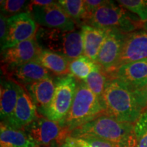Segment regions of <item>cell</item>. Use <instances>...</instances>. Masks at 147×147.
Listing matches in <instances>:
<instances>
[{
	"instance_id": "1",
	"label": "cell",
	"mask_w": 147,
	"mask_h": 147,
	"mask_svg": "<svg viewBox=\"0 0 147 147\" xmlns=\"http://www.w3.org/2000/svg\"><path fill=\"white\" fill-rule=\"evenodd\" d=\"M102 103L105 114L121 122L135 124L147 108L144 93H136L118 79L108 76Z\"/></svg>"
},
{
	"instance_id": "2",
	"label": "cell",
	"mask_w": 147,
	"mask_h": 147,
	"mask_svg": "<svg viewBox=\"0 0 147 147\" xmlns=\"http://www.w3.org/2000/svg\"><path fill=\"white\" fill-rule=\"evenodd\" d=\"M69 136H93L105 140L115 147H136L134 124L121 122L106 114L74 129Z\"/></svg>"
},
{
	"instance_id": "3",
	"label": "cell",
	"mask_w": 147,
	"mask_h": 147,
	"mask_svg": "<svg viewBox=\"0 0 147 147\" xmlns=\"http://www.w3.org/2000/svg\"><path fill=\"white\" fill-rule=\"evenodd\" d=\"M131 13L115 1H106L88 17L83 25L127 34L142 29L143 22L138 16Z\"/></svg>"
},
{
	"instance_id": "4",
	"label": "cell",
	"mask_w": 147,
	"mask_h": 147,
	"mask_svg": "<svg viewBox=\"0 0 147 147\" xmlns=\"http://www.w3.org/2000/svg\"><path fill=\"white\" fill-rule=\"evenodd\" d=\"M36 40L42 49L63 55L70 61L83 55L81 29L66 31L39 27Z\"/></svg>"
},
{
	"instance_id": "5",
	"label": "cell",
	"mask_w": 147,
	"mask_h": 147,
	"mask_svg": "<svg viewBox=\"0 0 147 147\" xmlns=\"http://www.w3.org/2000/svg\"><path fill=\"white\" fill-rule=\"evenodd\" d=\"M78 81V80H77ZM102 103L83 81H78L69 113L59 123L70 131L105 114Z\"/></svg>"
},
{
	"instance_id": "6",
	"label": "cell",
	"mask_w": 147,
	"mask_h": 147,
	"mask_svg": "<svg viewBox=\"0 0 147 147\" xmlns=\"http://www.w3.org/2000/svg\"><path fill=\"white\" fill-rule=\"evenodd\" d=\"M37 146L63 147L70 131L59 122L40 117L23 129Z\"/></svg>"
},
{
	"instance_id": "7",
	"label": "cell",
	"mask_w": 147,
	"mask_h": 147,
	"mask_svg": "<svg viewBox=\"0 0 147 147\" xmlns=\"http://www.w3.org/2000/svg\"><path fill=\"white\" fill-rule=\"evenodd\" d=\"M78 81L72 75L57 77L55 80L54 95L43 117L61 122L65 118L72 104Z\"/></svg>"
},
{
	"instance_id": "8",
	"label": "cell",
	"mask_w": 147,
	"mask_h": 147,
	"mask_svg": "<svg viewBox=\"0 0 147 147\" xmlns=\"http://www.w3.org/2000/svg\"><path fill=\"white\" fill-rule=\"evenodd\" d=\"M26 10L41 27L66 31L76 29V22L65 13L58 1L44 6L32 5L28 3Z\"/></svg>"
},
{
	"instance_id": "9",
	"label": "cell",
	"mask_w": 147,
	"mask_h": 147,
	"mask_svg": "<svg viewBox=\"0 0 147 147\" xmlns=\"http://www.w3.org/2000/svg\"><path fill=\"white\" fill-rule=\"evenodd\" d=\"M42 49L36 37L1 51V70L3 76L18 66L36 60Z\"/></svg>"
},
{
	"instance_id": "10",
	"label": "cell",
	"mask_w": 147,
	"mask_h": 147,
	"mask_svg": "<svg viewBox=\"0 0 147 147\" xmlns=\"http://www.w3.org/2000/svg\"><path fill=\"white\" fill-rule=\"evenodd\" d=\"M7 24L6 39L1 47V51L35 38L39 27L31 14L27 12H23L8 18Z\"/></svg>"
},
{
	"instance_id": "11",
	"label": "cell",
	"mask_w": 147,
	"mask_h": 147,
	"mask_svg": "<svg viewBox=\"0 0 147 147\" xmlns=\"http://www.w3.org/2000/svg\"><path fill=\"white\" fill-rule=\"evenodd\" d=\"M106 74L136 93H144L147 88V59L124 64Z\"/></svg>"
},
{
	"instance_id": "12",
	"label": "cell",
	"mask_w": 147,
	"mask_h": 147,
	"mask_svg": "<svg viewBox=\"0 0 147 147\" xmlns=\"http://www.w3.org/2000/svg\"><path fill=\"white\" fill-rule=\"evenodd\" d=\"M18 89L17 103L13 113L6 121L1 122L13 128L23 129L41 116L38 113L36 105L25 88L18 84Z\"/></svg>"
},
{
	"instance_id": "13",
	"label": "cell",
	"mask_w": 147,
	"mask_h": 147,
	"mask_svg": "<svg viewBox=\"0 0 147 147\" xmlns=\"http://www.w3.org/2000/svg\"><path fill=\"white\" fill-rule=\"evenodd\" d=\"M125 35L116 30H108L96 59V63L105 72L113 71L116 68L122 51Z\"/></svg>"
},
{
	"instance_id": "14",
	"label": "cell",
	"mask_w": 147,
	"mask_h": 147,
	"mask_svg": "<svg viewBox=\"0 0 147 147\" xmlns=\"http://www.w3.org/2000/svg\"><path fill=\"white\" fill-rule=\"evenodd\" d=\"M144 59H147V31L138 29L125 35L120 57L115 69L124 64Z\"/></svg>"
},
{
	"instance_id": "15",
	"label": "cell",
	"mask_w": 147,
	"mask_h": 147,
	"mask_svg": "<svg viewBox=\"0 0 147 147\" xmlns=\"http://www.w3.org/2000/svg\"><path fill=\"white\" fill-rule=\"evenodd\" d=\"M5 78L25 87L27 84L52 77L50 71L37 60L18 66L5 75Z\"/></svg>"
},
{
	"instance_id": "16",
	"label": "cell",
	"mask_w": 147,
	"mask_h": 147,
	"mask_svg": "<svg viewBox=\"0 0 147 147\" xmlns=\"http://www.w3.org/2000/svg\"><path fill=\"white\" fill-rule=\"evenodd\" d=\"M24 87L32 99L39 115L43 117L54 95L55 80L50 77L27 84Z\"/></svg>"
},
{
	"instance_id": "17",
	"label": "cell",
	"mask_w": 147,
	"mask_h": 147,
	"mask_svg": "<svg viewBox=\"0 0 147 147\" xmlns=\"http://www.w3.org/2000/svg\"><path fill=\"white\" fill-rule=\"evenodd\" d=\"M80 29L83 42V55L95 62L100 48L107 36L108 30L87 25H81Z\"/></svg>"
},
{
	"instance_id": "18",
	"label": "cell",
	"mask_w": 147,
	"mask_h": 147,
	"mask_svg": "<svg viewBox=\"0 0 147 147\" xmlns=\"http://www.w3.org/2000/svg\"><path fill=\"white\" fill-rule=\"evenodd\" d=\"M18 84L8 78H1L0 89V116L5 121L13 113L18 100Z\"/></svg>"
},
{
	"instance_id": "19",
	"label": "cell",
	"mask_w": 147,
	"mask_h": 147,
	"mask_svg": "<svg viewBox=\"0 0 147 147\" xmlns=\"http://www.w3.org/2000/svg\"><path fill=\"white\" fill-rule=\"evenodd\" d=\"M35 142L23 129L13 128L3 122L0 127V147H36Z\"/></svg>"
},
{
	"instance_id": "20",
	"label": "cell",
	"mask_w": 147,
	"mask_h": 147,
	"mask_svg": "<svg viewBox=\"0 0 147 147\" xmlns=\"http://www.w3.org/2000/svg\"><path fill=\"white\" fill-rule=\"evenodd\" d=\"M36 60L44 67L57 77L70 74L69 68L70 61L63 55L42 49Z\"/></svg>"
},
{
	"instance_id": "21",
	"label": "cell",
	"mask_w": 147,
	"mask_h": 147,
	"mask_svg": "<svg viewBox=\"0 0 147 147\" xmlns=\"http://www.w3.org/2000/svg\"><path fill=\"white\" fill-rule=\"evenodd\" d=\"M100 65L84 55H80L69 63L70 74L78 81H84Z\"/></svg>"
},
{
	"instance_id": "22",
	"label": "cell",
	"mask_w": 147,
	"mask_h": 147,
	"mask_svg": "<svg viewBox=\"0 0 147 147\" xmlns=\"http://www.w3.org/2000/svg\"><path fill=\"white\" fill-rule=\"evenodd\" d=\"M58 3L76 24H83L87 14L85 0H59Z\"/></svg>"
},
{
	"instance_id": "23",
	"label": "cell",
	"mask_w": 147,
	"mask_h": 147,
	"mask_svg": "<svg viewBox=\"0 0 147 147\" xmlns=\"http://www.w3.org/2000/svg\"><path fill=\"white\" fill-rule=\"evenodd\" d=\"M108 78L107 74L100 66L83 81L88 88L98 97L101 102Z\"/></svg>"
},
{
	"instance_id": "24",
	"label": "cell",
	"mask_w": 147,
	"mask_h": 147,
	"mask_svg": "<svg viewBox=\"0 0 147 147\" xmlns=\"http://www.w3.org/2000/svg\"><path fill=\"white\" fill-rule=\"evenodd\" d=\"M117 3L136 14L143 23L147 21V0H119Z\"/></svg>"
},
{
	"instance_id": "25",
	"label": "cell",
	"mask_w": 147,
	"mask_h": 147,
	"mask_svg": "<svg viewBox=\"0 0 147 147\" xmlns=\"http://www.w3.org/2000/svg\"><path fill=\"white\" fill-rule=\"evenodd\" d=\"M136 147H147V109L134 124Z\"/></svg>"
},
{
	"instance_id": "26",
	"label": "cell",
	"mask_w": 147,
	"mask_h": 147,
	"mask_svg": "<svg viewBox=\"0 0 147 147\" xmlns=\"http://www.w3.org/2000/svg\"><path fill=\"white\" fill-rule=\"evenodd\" d=\"M27 2V1L24 0H1L0 1L1 13L8 18L21 13L24 8L26 10L25 5L28 4Z\"/></svg>"
},
{
	"instance_id": "27",
	"label": "cell",
	"mask_w": 147,
	"mask_h": 147,
	"mask_svg": "<svg viewBox=\"0 0 147 147\" xmlns=\"http://www.w3.org/2000/svg\"><path fill=\"white\" fill-rule=\"evenodd\" d=\"M82 140L89 147H115L114 145L108 141L103 140L100 138L93 136H83L78 138Z\"/></svg>"
},
{
	"instance_id": "28",
	"label": "cell",
	"mask_w": 147,
	"mask_h": 147,
	"mask_svg": "<svg viewBox=\"0 0 147 147\" xmlns=\"http://www.w3.org/2000/svg\"><path fill=\"white\" fill-rule=\"evenodd\" d=\"M105 2L106 1H102V0H85L86 10H87V13L85 21L87 19L88 17L94 12V11L96 10L99 7H100L101 5L104 4ZM82 25H83V24H82Z\"/></svg>"
},
{
	"instance_id": "29",
	"label": "cell",
	"mask_w": 147,
	"mask_h": 147,
	"mask_svg": "<svg viewBox=\"0 0 147 147\" xmlns=\"http://www.w3.org/2000/svg\"><path fill=\"white\" fill-rule=\"evenodd\" d=\"M8 17L4 14L1 13L0 16V40H1V47L5 41L7 36V31H8V24H7Z\"/></svg>"
},
{
	"instance_id": "30",
	"label": "cell",
	"mask_w": 147,
	"mask_h": 147,
	"mask_svg": "<svg viewBox=\"0 0 147 147\" xmlns=\"http://www.w3.org/2000/svg\"><path fill=\"white\" fill-rule=\"evenodd\" d=\"M63 147H89L82 140L69 136L66 139Z\"/></svg>"
},
{
	"instance_id": "31",
	"label": "cell",
	"mask_w": 147,
	"mask_h": 147,
	"mask_svg": "<svg viewBox=\"0 0 147 147\" xmlns=\"http://www.w3.org/2000/svg\"><path fill=\"white\" fill-rule=\"evenodd\" d=\"M54 2V1H51V0H34L29 2V4L32 5H37V6H44V5H47L51 4Z\"/></svg>"
},
{
	"instance_id": "32",
	"label": "cell",
	"mask_w": 147,
	"mask_h": 147,
	"mask_svg": "<svg viewBox=\"0 0 147 147\" xmlns=\"http://www.w3.org/2000/svg\"><path fill=\"white\" fill-rule=\"evenodd\" d=\"M142 29H144V30L147 31V21L145 22V23H143L142 25Z\"/></svg>"
},
{
	"instance_id": "33",
	"label": "cell",
	"mask_w": 147,
	"mask_h": 147,
	"mask_svg": "<svg viewBox=\"0 0 147 147\" xmlns=\"http://www.w3.org/2000/svg\"><path fill=\"white\" fill-rule=\"evenodd\" d=\"M145 93H146V99H147V88L146 89V91H145ZM146 109H147V108H146Z\"/></svg>"
},
{
	"instance_id": "34",
	"label": "cell",
	"mask_w": 147,
	"mask_h": 147,
	"mask_svg": "<svg viewBox=\"0 0 147 147\" xmlns=\"http://www.w3.org/2000/svg\"><path fill=\"white\" fill-rule=\"evenodd\" d=\"M36 147H39V146H36Z\"/></svg>"
}]
</instances>
